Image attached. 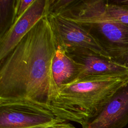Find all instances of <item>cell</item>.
<instances>
[{"label":"cell","instance_id":"4fadbf2b","mask_svg":"<svg viewBox=\"0 0 128 128\" xmlns=\"http://www.w3.org/2000/svg\"><path fill=\"white\" fill-rule=\"evenodd\" d=\"M111 1L112 2L117 4L128 6V0H116Z\"/></svg>","mask_w":128,"mask_h":128},{"label":"cell","instance_id":"7c38bea8","mask_svg":"<svg viewBox=\"0 0 128 128\" xmlns=\"http://www.w3.org/2000/svg\"><path fill=\"white\" fill-rule=\"evenodd\" d=\"M114 61L128 69V52L114 60Z\"/></svg>","mask_w":128,"mask_h":128},{"label":"cell","instance_id":"8992f818","mask_svg":"<svg viewBox=\"0 0 128 128\" xmlns=\"http://www.w3.org/2000/svg\"><path fill=\"white\" fill-rule=\"evenodd\" d=\"M50 0H34L30 8L15 18L0 39V61L2 62L24 36L44 16L49 12Z\"/></svg>","mask_w":128,"mask_h":128},{"label":"cell","instance_id":"277c9868","mask_svg":"<svg viewBox=\"0 0 128 128\" xmlns=\"http://www.w3.org/2000/svg\"><path fill=\"white\" fill-rule=\"evenodd\" d=\"M48 16L58 44L66 54H91L112 60L99 39L84 27L58 14L49 12Z\"/></svg>","mask_w":128,"mask_h":128},{"label":"cell","instance_id":"ba28073f","mask_svg":"<svg viewBox=\"0 0 128 128\" xmlns=\"http://www.w3.org/2000/svg\"><path fill=\"white\" fill-rule=\"evenodd\" d=\"M67 54L74 62L76 68V75H128V69L114 60L91 54L73 53Z\"/></svg>","mask_w":128,"mask_h":128},{"label":"cell","instance_id":"7a4b0ae2","mask_svg":"<svg viewBox=\"0 0 128 128\" xmlns=\"http://www.w3.org/2000/svg\"><path fill=\"white\" fill-rule=\"evenodd\" d=\"M128 82V75L77 74L59 86L50 110L56 116L82 126L98 115Z\"/></svg>","mask_w":128,"mask_h":128},{"label":"cell","instance_id":"9c48e42d","mask_svg":"<svg viewBox=\"0 0 128 128\" xmlns=\"http://www.w3.org/2000/svg\"><path fill=\"white\" fill-rule=\"evenodd\" d=\"M52 70L54 80L58 86L76 74L74 62L58 44L52 62Z\"/></svg>","mask_w":128,"mask_h":128},{"label":"cell","instance_id":"30bf717a","mask_svg":"<svg viewBox=\"0 0 128 128\" xmlns=\"http://www.w3.org/2000/svg\"><path fill=\"white\" fill-rule=\"evenodd\" d=\"M106 8L110 18L128 26V6L116 4L111 0H106Z\"/></svg>","mask_w":128,"mask_h":128},{"label":"cell","instance_id":"3957f363","mask_svg":"<svg viewBox=\"0 0 128 128\" xmlns=\"http://www.w3.org/2000/svg\"><path fill=\"white\" fill-rule=\"evenodd\" d=\"M106 0H76L62 16L83 27L94 28L112 60L128 52V26L110 18Z\"/></svg>","mask_w":128,"mask_h":128},{"label":"cell","instance_id":"8fae6325","mask_svg":"<svg viewBox=\"0 0 128 128\" xmlns=\"http://www.w3.org/2000/svg\"><path fill=\"white\" fill-rule=\"evenodd\" d=\"M12 2H13V1L12 0H0V24L1 31L8 16Z\"/></svg>","mask_w":128,"mask_h":128},{"label":"cell","instance_id":"52a82bcc","mask_svg":"<svg viewBox=\"0 0 128 128\" xmlns=\"http://www.w3.org/2000/svg\"><path fill=\"white\" fill-rule=\"evenodd\" d=\"M128 123V82L95 118L82 128H122Z\"/></svg>","mask_w":128,"mask_h":128},{"label":"cell","instance_id":"6da1fadb","mask_svg":"<svg viewBox=\"0 0 128 128\" xmlns=\"http://www.w3.org/2000/svg\"><path fill=\"white\" fill-rule=\"evenodd\" d=\"M48 14L0 62V106L50 110L59 90L52 70L58 44Z\"/></svg>","mask_w":128,"mask_h":128},{"label":"cell","instance_id":"5b68a950","mask_svg":"<svg viewBox=\"0 0 128 128\" xmlns=\"http://www.w3.org/2000/svg\"><path fill=\"white\" fill-rule=\"evenodd\" d=\"M0 128H76L50 110L26 106H0Z\"/></svg>","mask_w":128,"mask_h":128}]
</instances>
